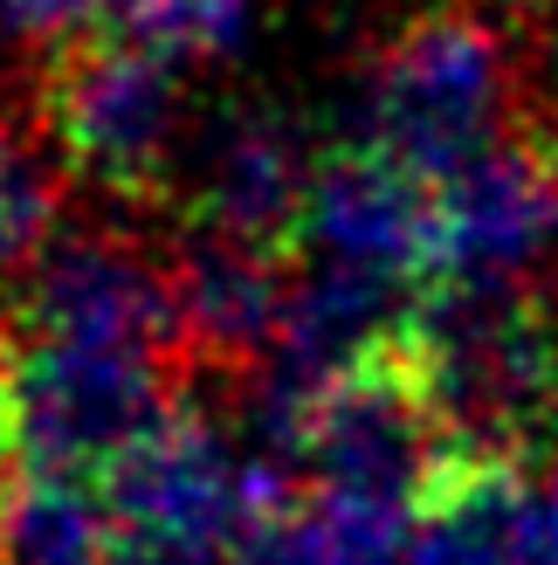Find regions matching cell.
Instances as JSON below:
<instances>
[{
	"label": "cell",
	"instance_id": "6",
	"mask_svg": "<svg viewBox=\"0 0 558 565\" xmlns=\"http://www.w3.org/2000/svg\"><path fill=\"white\" fill-rule=\"evenodd\" d=\"M441 456H449V435H441L407 352L394 345L386 359L358 365V373L318 393L311 428H303V490L379 503V511H414V497L428 490Z\"/></svg>",
	"mask_w": 558,
	"mask_h": 565
},
{
	"label": "cell",
	"instance_id": "2",
	"mask_svg": "<svg viewBox=\"0 0 558 565\" xmlns=\"http://www.w3.org/2000/svg\"><path fill=\"white\" fill-rule=\"evenodd\" d=\"M400 352L421 380L449 448L524 462L558 414V303L434 282Z\"/></svg>",
	"mask_w": 558,
	"mask_h": 565
},
{
	"label": "cell",
	"instance_id": "11",
	"mask_svg": "<svg viewBox=\"0 0 558 565\" xmlns=\"http://www.w3.org/2000/svg\"><path fill=\"white\" fill-rule=\"evenodd\" d=\"M69 235V166L35 118H0V290Z\"/></svg>",
	"mask_w": 558,
	"mask_h": 565
},
{
	"label": "cell",
	"instance_id": "16",
	"mask_svg": "<svg viewBox=\"0 0 558 565\" xmlns=\"http://www.w3.org/2000/svg\"><path fill=\"white\" fill-rule=\"evenodd\" d=\"M538 497H545V531H551V552H558V456L538 476Z\"/></svg>",
	"mask_w": 558,
	"mask_h": 565
},
{
	"label": "cell",
	"instance_id": "14",
	"mask_svg": "<svg viewBox=\"0 0 558 565\" xmlns=\"http://www.w3.org/2000/svg\"><path fill=\"white\" fill-rule=\"evenodd\" d=\"M104 14H110V0H0V49L42 70L69 42L97 35L90 21H104Z\"/></svg>",
	"mask_w": 558,
	"mask_h": 565
},
{
	"label": "cell",
	"instance_id": "12",
	"mask_svg": "<svg viewBox=\"0 0 558 565\" xmlns=\"http://www.w3.org/2000/svg\"><path fill=\"white\" fill-rule=\"evenodd\" d=\"M0 565H118L104 490L69 476H21L0 518Z\"/></svg>",
	"mask_w": 558,
	"mask_h": 565
},
{
	"label": "cell",
	"instance_id": "4",
	"mask_svg": "<svg viewBox=\"0 0 558 565\" xmlns=\"http://www.w3.org/2000/svg\"><path fill=\"white\" fill-rule=\"evenodd\" d=\"M0 401H8L21 476L97 483L138 441L180 414V373L152 352H76V345H0Z\"/></svg>",
	"mask_w": 558,
	"mask_h": 565
},
{
	"label": "cell",
	"instance_id": "9",
	"mask_svg": "<svg viewBox=\"0 0 558 565\" xmlns=\"http://www.w3.org/2000/svg\"><path fill=\"white\" fill-rule=\"evenodd\" d=\"M165 263H173L186 365L262 373L276 359V338H283L290 263L276 256V248H248V242L207 235V228H186Z\"/></svg>",
	"mask_w": 558,
	"mask_h": 565
},
{
	"label": "cell",
	"instance_id": "5",
	"mask_svg": "<svg viewBox=\"0 0 558 565\" xmlns=\"http://www.w3.org/2000/svg\"><path fill=\"white\" fill-rule=\"evenodd\" d=\"M0 345H76V352H180L173 263H159L138 235L69 228L14 282ZM180 365V359H173Z\"/></svg>",
	"mask_w": 558,
	"mask_h": 565
},
{
	"label": "cell",
	"instance_id": "8",
	"mask_svg": "<svg viewBox=\"0 0 558 565\" xmlns=\"http://www.w3.org/2000/svg\"><path fill=\"white\" fill-rule=\"evenodd\" d=\"M297 242L311 263H339L400 290H434V186L386 166L379 152L339 146L318 159Z\"/></svg>",
	"mask_w": 558,
	"mask_h": 565
},
{
	"label": "cell",
	"instance_id": "3",
	"mask_svg": "<svg viewBox=\"0 0 558 565\" xmlns=\"http://www.w3.org/2000/svg\"><path fill=\"white\" fill-rule=\"evenodd\" d=\"M42 131L55 138L69 180L110 201H180L193 152V110L180 70L138 55L118 35H83L42 63Z\"/></svg>",
	"mask_w": 558,
	"mask_h": 565
},
{
	"label": "cell",
	"instance_id": "15",
	"mask_svg": "<svg viewBox=\"0 0 558 565\" xmlns=\"http://www.w3.org/2000/svg\"><path fill=\"white\" fill-rule=\"evenodd\" d=\"M21 483V456H14V428H8V401H0V518H8V497Z\"/></svg>",
	"mask_w": 558,
	"mask_h": 565
},
{
	"label": "cell",
	"instance_id": "7",
	"mask_svg": "<svg viewBox=\"0 0 558 565\" xmlns=\"http://www.w3.org/2000/svg\"><path fill=\"white\" fill-rule=\"evenodd\" d=\"M318 159L311 138H303L297 118H283L276 104H228L193 131V152H186V228H207V235H228L248 248H283L303 228V201H311V180H318Z\"/></svg>",
	"mask_w": 558,
	"mask_h": 565
},
{
	"label": "cell",
	"instance_id": "13",
	"mask_svg": "<svg viewBox=\"0 0 558 565\" xmlns=\"http://www.w3.org/2000/svg\"><path fill=\"white\" fill-rule=\"evenodd\" d=\"M110 28L125 49L159 55V63H228L256 35V0H110Z\"/></svg>",
	"mask_w": 558,
	"mask_h": 565
},
{
	"label": "cell",
	"instance_id": "10",
	"mask_svg": "<svg viewBox=\"0 0 558 565\" xmlns=\"http://www.w3.org/2000/svg\"><path fill=\"white\" fill-rule=\"evenodd\" d=\"M407 565H558L532 469L511 456L449 448L428 490L414 497Z\"/></svg>",
	"mask_w": 558,
	"mask_h": 565
},
{
	"label": "cell",
	"instance_id": "1",
	"mask_svg": "<svg viewBox=\"0 0 558 565\" xmlns=\"http://www.w3.org/2000/svg\"><path fill=\"white\" fill-rule=\"evenodd\" d=\"M511 35L483 8H434L373 49L352 83V138L421 186H449L517 125Z\"/></svg>",
	"mask_w": 558,
	"mask_h": 565
}]
</instances>
